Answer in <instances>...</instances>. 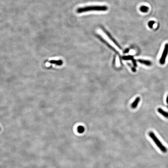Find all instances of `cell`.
Listing matches in <instances>:
<instances>
[{"mask_svg": "<svg viewBox=\"0 0 168 168\" xmlns=\"http://www.w3.org/2000/svg\"><path fill=\"white\" fill-rule=\"evenodd\" d=\"M148 7L146 6H142L140 8V10L142 12H148Z\"/></svg>", "mask_w": 168, "mask_h": 168, "instance_id": "obj_8", "label": "cell"}, {"mask_svg": "<svg viewBox=\"0 0 168 168\" xmlns=\"http://www.w3.org/2000/svg\"><path fill=\"white\" fill-rule=\"evenodd\" d=\"M140 98L139 97H137L135 98L134 102L131 105V107L133 109H135L137 107V106H138V105L140 102Z\"/></svg>", "mask_w": 168, "mask_h": 168, "instance_id": "obj_5", "label": "cell"}, {"mask_svg": "<svg viewBox=\"0 0 168 168\" xmlns=\"http://www.w3.org/2000/svg\"><path fill=\"white\" fill-rule=\"evenodd\" d=\"M0 130H1V128L0 127Z\"/></svg>", "mask_w": 168, "mask_h": 168, "instance_id": "obj_14", "label": "cell"}, {"mask_svg": "<svg viewBox=\"0 0 168 168\" xmlns=\"http://www.w3.org/2000/svg\"><path fill=\"white\" fill-rule=\"evenodd\" d=\"M84 130H85V128L83 126H78L77 128V131L79 134H82L84 132Z\"/></svg>", "mask_w": 168, "mask_h": 168, "instance_id": "obj_7", "label": "cell"}, {"mask_svg": "<svg viewBox=\"0 0 168 168\" xmlns=\"http://www.w3.org/2000/svg\"><path fill=\"white\" fill-rule=\"evenodd\" d=\"M157 110H158L159 113H160L161 115L165 117V118H168V112L164 111L162 109L160 108H158Z\"/></svg>", "mask_w": 168, "mask_h": 168, "instance_id": "obj_6", "label": "cell"}, {"mask_svg": "<svg viewBox=\"0 0 168 168\" xmlns=\"http://www.w3.org/2000/svg\"><path fill=\"white\" fill-rule=\"evenodd\" d=\"M138 62L140 64H143L147 66H151L152 65V63L150 61L147 60H142V59H139L138 60Z\"/></svg>", "mask_w": 168, "mask_h": 168, "instance_id": "obj_4", "label": "cell"}, {"mask_svg": "<svg viewBox=\"0 0 168 168\" xmlns=\"http://www.w3.org/2000/svg\"><path fill=\"white\" fill-rule=\"evenodd\" d=\"M123 59H125V60H132L134 59V58L132 56H125V57H123Z\"/></svg>", "mask_w": 168, "mask_h": 168, "instance_id": "obj_9", "label": "cell"}, {"mask_svg": "<svg viewBox=\"0 0 168 168\" xmlns=\"http://www.w3.org/2000/svg\"><path fill=\"white\" fill-rule=\"evenodd\" d=\"M132 61L133 63L134 66L135 67L137 66V64L136 60H135L134 59H133L132 60Z\"/></svg>", "mask_w": 168, "mask_h": 168, "instance_id": "obj_11", "label": "cell"}, {"mask_svg": "<svg viewBox=\"0 0 168 168\" xmlns=\"http://www.w3.org/2000/svg\"><path fill=\"white\" fill-rule=\"evenodd\" d=\"M149 135L151 139L153 140L154 143H155V144L160 149V150L162 152L164 153L167 152V148L161 142L160 140L158 138V137L153 132H149Z\"/></svg>", "mask_w": 168, "mask_h": 168, "instance_id": "obj_2", "label": "cell"}, {"mask_svg": "<svg viewBox=\"0 0 168 168\" xmlns=\"http://www.w3.org/2000/svg\"><path fill=\"white\" fill-rule=\"evenodd\" d=\"M128 51H129V50H128V49H127V50H126V51H125V52L127 53L128 52Z\"/></svg>", "mask_w": 168, "mask_h": 168, "instance_id": "obj_13", "label": "cell"}, {"mask_svg": "<svg viewBox=\"0 0 168 168\" xmlns=\"http://www.w3.org/2000/svg\"><path fill=\"white\" fill-rule=\"evenodd\" d=\"M168 54V44H166L164 48L163 52L162 55L160 60V64L161 65L164 64Z\"/></svg>", "mask_w": 168, "mask_h": 168, "instance_id": "obj_3", "label": "cell"}, {"mask_svg": "<svg viewBox=\"0 0 168 168\" xmlns=\"http://www.w3.org/2000/svg\"><path fill=\"white\" fill-rule=\"evenodd\" d=\"M166 102L167 103V104H168V96L167 97V98Z\"/></svg>", "mask_w": 168, "mask_h": 168, "instance_id": "obj_12", "label": "cell"}, {"mask_svg": "<svg viewBox=\"0 0 168 168\" xmlns=\"http://www.w3.org/2000/svg\"><path fill=\"white\" fill-rule=\"evenodd\" d=\"M154 23V21H150V22H149V23H148L149 27H150L151 28H152Z\"/></svg>", "mask_w": 168, "mask_h": 168, "instance_id": "obj_10", "label": "cell"}, {"mask_svg": "<svg viewBox=\"0 0 168 168\" xmlns=\"http://www.w3.org/2000/svg\"><path fill=\"white\" fill-rule=\"evenodd\" d=\"M108 9V7L106 6H87L78 8L77 9L76 12L78 13H82L90 11H106Z\"/></svg>", "mask_w": 168, "mask_h": 168, "instance_id": "obj_1", "label": "cell"}]
</instances>
